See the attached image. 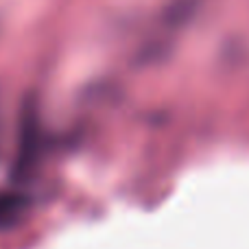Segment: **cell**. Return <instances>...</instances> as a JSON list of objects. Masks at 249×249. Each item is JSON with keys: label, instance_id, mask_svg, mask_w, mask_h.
Returning a JSON list of instances; mask_svg holds the SVG:
<instances>
[{"label": "cell", "instance_id": "cell-1", "mask_svg": "<svg viewBox=\"0 0 249 249\" xmlns=\"http://www.w3.org/2000/svg\"><path fill=\"white\" fill-rule=\"evenodd\" d=\"M31 199L20 190H0V230H9L22 221Z\"/></svg>", "mask_w": 249, "mask_h": 249}, {"label": "cell", "instance_id": "cell-2", "mask_svg": "<svg viewBox=\"0 0 249 249\" xmlns=\"http://www.w3.org/2000/svg\"><path fill=\"white\" fill-rule=\"evenodd\" d=\"M35 146H37V118L35 112H26L22 123V144H20V168L33 160Z\"/></svg>", "mask_w": 249, "mask_h": 249}]
</instances>
